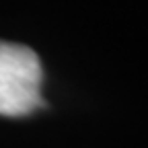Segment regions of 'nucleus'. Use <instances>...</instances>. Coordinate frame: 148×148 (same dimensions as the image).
<instances>
[{"label":"nucleus","mask_w":148,"mask_h":148,"mask_svg":"<svg viewBox=\"0 0 148 148\" xmlns=\"http://www.w3.org/2000/svg\"><path fill=\"white\" fill-rule=\"evenodd\" d=\"M43 70L37 53L21 43L0 41V115L23 117L43 105Z\"/></svg>","instance_id":"obj_1"}]
</instances>
